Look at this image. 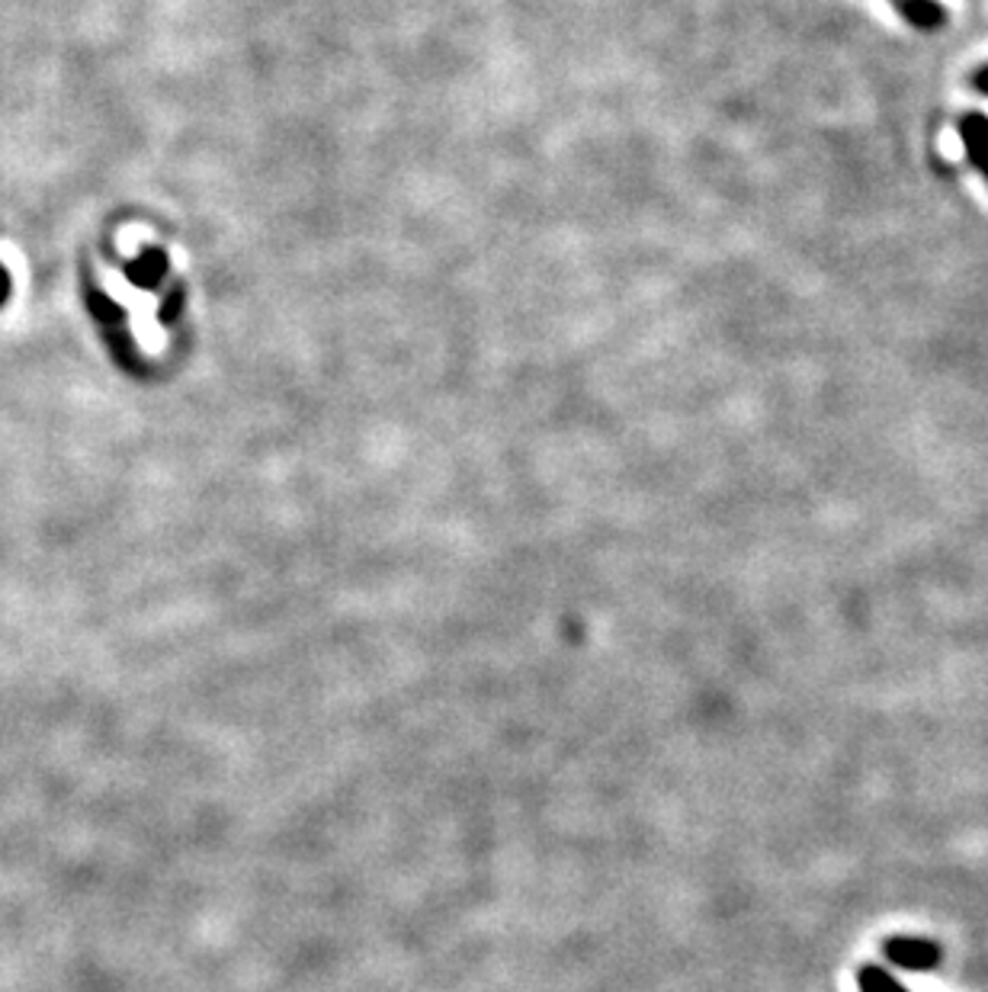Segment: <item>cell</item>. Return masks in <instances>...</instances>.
Wrapping results in <instances>:
<instances>
[{"label":"cell","instance_id":"1","mask_svg":"<svg viewBox=\"0 0 988 992\" xmlns=\"http://www.w3.org/2000/svg\"><path fill=\"white\" fill-rule=\"evenodd\" d=\"M886 954L889 960L905 967V970H928L941 960V950L931 942H921V938H893L886 945Z\"/></svg>","mask_w":988,"mask_h":992},{"label":"cell","instance_id":"2","mask_svg":"<svg viewBox=\"0 0 988 992\" xmlns=\"http://www.w3.org/2000/svg\"><path fill=\"white\" fill-rule=\"evenodd\" d=\"M960 136L966 141V155H969V164L979 168L986 174L988 181V119L983 113H969L963 116L960 123Z\"/></svg>","mask_w":988,"mask_h":992},{"label":"cell","instance_id":"3","mask_svg":"<svg viewBox=\"0 0 988 992\" xmlns=\"http://www.w3.org/2000/svg\"><path fill=\"white\" fill-rule=\"evenodd\" d=\"M898 10L918 30H941L943 20H946V13H943L938 0H898Z\"/></svg>","mask_w":988,"mask_h":992},{"label":"cell","instance_id":"4","mask_svg":"<svg viewBox=\"0 0 988 992\" xmlns=\"http://www.w3.org/2000/svg\"><path fill=\"white\" fill-rule=\"evenodd\" d=\"M860 987H863V992H905L898 990L896 983H893L883 970H873V967H866V970L860 973Z\"/></svg>","mask_w":988,"mask_h":992},{"label":"cell","instance_id":"5","mask_svg":"<svg viewBox=\"0 0 988 992\" xmlns=\"http://www.w3.org/2000/svg\"><path fill=\"white\" fill-rule=\"evenodd\" d=\"M973 88H976V91L988 93V68H983V71H976V78H973Z\"/></svg>","mask_w":988,"mask_h":992},{"label":"cell","instance_id":"6","mask_svg":"<svg viewBox=\"0 0 988 992\" xmlns=\"http://www.w3.org/2000/svg\"><path fill=\"white\" fill-rule=\"evenodd\" d=\"M7 293H10V276H7V271L0 267V303L7 299Z\"/></svg>","mask_w":988,"mask_h":992}]
</instances>
